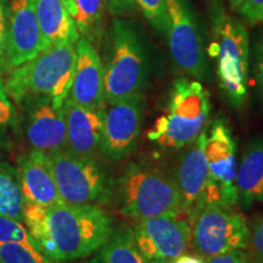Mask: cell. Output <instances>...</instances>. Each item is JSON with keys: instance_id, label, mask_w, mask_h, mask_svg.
Segmentation results:
<instances>
[{"instance_id": "836d02e7", "label": "cell", "mask_w": 263, "mask_h": 263, "mask_svg": "<svg viewBox=\"0 0 263 263\" xmlns=\"http://www.w3.org/2000/svg\"><path fill=\"white\" fill-rule=\"evenodd\" d=\"M170 263H205L201 257L196 255H190V254H183L178 256L177 258H174L173 261H171Z\"/></svg>"}, {"instance_id": "ffe728a7", "label": "cell", "mask_w": 263, "mask_h": 263, "mask_svg": "<svg viewBox=\"0 0 263 263\" xmlns=\"http://www.w3.org/2000/svg\"><path fill=\"white\" fill-rule=\"evenodd\" d=\"M34 4L44 50L61 43H77V25L61 0H34Z\"/></svg>"}, {"instance_id": "d6986e66", "label": "cell", "mask_w": 263, "mask_h": 263, "mask_svg": "<svg viewBox=\"0 0 263 263\" xmlns=\"http://www.w3.org/2000/svg\"><path fill=\"white\" fill-rule=\"evenodd\" d=\"M235 188L242 209L263 201V138H256L245 147L238 164Z\"/></svg>"}, {"instance_id": "44dd1931", "label": "cell", "mask_w": 263, "mask_h": 263, "mask_svg": "<svg viewBox=\"0 0 263 263\" xmlns=\"http://www.w3.org/2000/svg\"><path fill=\"white\" fill-rule=\"evenodd\" d=\"M84 263H146L129 229H118Z\"/></svg>"}, {"instance_id": "e575fe53", "label": "cell", "mask_w": 263, "mask_h": 263, "mask_svg": "<svg viewBox=\"0 0 263 263\" xmlns=\"http://www.w3.org/2000/svg\"><path fill=\"white\" fill-rule=\"evenodd\" d=\"M61 3L65 5V8L68 11V14L71 15V17L74 20L76 16H77V6H76V0H61Z\"/></svg>"}, {"instance_id": "9c48e42d", "label": "cell", "mask_w": 263, "mask_h": 263, "mask_svg": "<svg viewBox=\"0 0 263 263\" xmlns=\"http://www.w3.org/2000/svg\"><path fill=\"white\" fill-rule=\"evenodd\" d=\"M134 240L146 261H173L192 245V224L182 215H160L137 221Z\"/></svg>"}, {"instance_id": "8fae6325", "label": "cell", "mask_w": 263, "mask_h": 263, "mask_svg": "<svg viewBox=\"0 0 263 263\" xmlns=\"http://www.w3.org/2000/svg\"><path fill=\"white\" fill-rule=\"evenodd\" d=\"M206 137L207 132L202 130L180 157L177 170L176 182L182 197L183 213L189 217L192 223L203 206L221 200L218 188L209 177L205 155Z\"/></svg>"}, {"instance_id": "8d00e7d4", "label": "cell", "mask_w": 263, "mask_h": 263, "mask_svg": "<svg viewBox=\"0 0 263 263\" xmlns=\"http://www.w3.org/2000/svg\"><path fill=\"white\" fill-rule=\"evenodd\" d=\"M146 263H170L168 261H162V259H149Z\"/></svg>"}, {"instance_id": "5b68a950", "label": "cell", "mask_w": 263, "mask_h": 263, "mask_svg": "<svg viewBox=\"0 0 263 263\" xmlns=\"http://www.w3.org/2000/svg\"><path fill=\"white\" fill-rule=\"evenodd\" d=\"M212 57L217 59V74L229 103L240 107L248 98L249 33L240 20L216 9L213 17Z\"/></svg>"}, {"instance_id": "484cf974", "label": "cell", "mask_w": 263, "mask_h": 263, "mask_svg": "<svg viewBox=\"0 0 263 263\" xmlns=\"http://www.w3.org/2000/svg\"><path fill=\"white\" fill-rule=\"evenodd\" d=\"M0 242H20L37 246L26 226L17 219L4 216H0Z\"/></svg>"}, {"instance_id": "83f0119b", "label": "cell", "mask_w": 263, "mask_h": 263, "mask_svg": "<svg viewBox=\"0 0 263 263\" xmlns=\"http://www.w3.org/2000/svg\"><path fill=\"white\" fill-rule=\"evenodd\" d=\"M239 12L250 25L263 22V0H244Z\"/></svg>"}, {"instance_id": "e0dca14e", "label": "cell", "mask_w": 263, "mask_h": 263, "mask_svg": "<svg viewBox=\"0 0 263 263\" xmlns=\"http://www.w3.org/2000/svg\"><path fill=\"white\" fill-rule=\"evenodd\" d=\"M18 176L25 202L52 206L62 201L48 154L32 150L18 157Z\"/></svg>"}, {"instance_id": "4316f807", "label": "cell", "mask_w": 263, "mask_h": 263, "mask_svg": "<svg viewBox=\"0 0 263 263\" xmlns=\"http://www.w3.org/2000/svg\"><path fill=\"white\" fill-rule=\"evenodd\" d=\"M248 249L256 263H263V218L256 222L250 229Z\"/></svg>"}, {"instance_id": "7a4b0ae2", "label": "cell", "mask_w": 263, "mask_h": 263, "mask_svg": "<svg viewBox=\"0 0 263 263\" xmlns=\"http://www.w3.org/2000/svg\"><path fill=\"white\" fill-rule=\"evenodd\" d=\"M76 67V44L61 43L10 70L5 90L17 104L34 98H49L62 107L70 94Z\"/></svg>"}, {"instance_id": "30bf717a", "label": "cell", "mask_w": 263, "mask_h": 263, "mask_svg": "<svg viewBox=\"0 0 263 263\" xmlns=\"http://www.w3.org/2000/svg\"><path fill=\"white\" fill-rule=\"evenodd\" d=\"M167 38L171 58L184 73L202 78L206 70L201 34L185 0H166Z\"/></svg>"}, {"instance_id": "2e32d148", "label": "cell", "mask_w": 263, "mask_h": 263, "mask_svg": "<svg viewBox=\"0 0 263 263\" xmlns=\"http://www.w3.org/2000/svg\"><path fill=\"white\" fill-rule=\"evenodd\" d=\"M62 110L67 150L78 156L94 159L95 154L101 149L106 108L85 107L67 98Z\"/></svg>"}, {"instance_id": "f546056e", "label": "cell", "mask_w": 263, "mask_h": 263, "mask_svg": "<svg viewBox=\"0 0 263 263\" xmlns=\"http://www.w3.org/2000/svg\"><path fill=\"white\" fill-rule=\"evenodd\" d=\"M6 38H8V9L5 0H0V68L4 67Z\"/></svg>"}, {"instance_id": "6da1fadb", "label": "cell", "mask_w": 263, "mask_h": 263, "mask_svg": "<svg viewBox=\"0 0 263 263\" xmlns=\"http://www.w3.org/2000/svg\"><path fill=\"white\" fill-rule=\"evenodd\" d=\"M24 222L38 249L57 263L91 256L114 233L111 217L98 205L25 202Z\"/></svg>"}, {"instance_id": "4fadbf2b", "label": "cell", "mask_w": 263, "mask_h": 263, "mask_svg": "<svg viewBox=\"0 0 263 263\" xmlns=\"http://www.w3.org/2000/svg\"><path fill=\"white\" fill-rule=\"evenodd\" d=\"M4 67L11 68L44 50L34 0H10Z\"/></svg>"}, {"instance_id": "7402d4cb", "label": "cell", "mask_w": 263, "mask_h": 263, "mask_svg": "<svg viewBox=\"0 0 263 263\" xmlns=\"http://www.w3.org/2000/svg\"><path fill=\"white\" fill-rule=\"evenodd\" d=\"M0 216L24 221L25 197L17 168L0 162Z\"/></svg>"}, {"instance_id": "d6a6232c", "label": "cell", "mask_w": 263, "mask_h": 263, "mask_svg": "<svg viewBox=\"0 0 263 263\" xmlns=\"http://www.w3.org/2000/svg\"><path fill=\"white\" fill-rule=\"evenodd\" d=\"M255 73L263 98V39L255 47Z\"/></svg>"}, {"instance_id": "cb8c5ba5", "label": "cell", "mask_w": 263, "mask_h": 263, "mask_svg": "<svg viewBox=\"0 0 263 263\" xmlns=\"http://www.w3.org/2000/svg\"><path fill=\"white\" fill-rule=\"evenodd\" d=\"M0 263H57L34 245L0 242Z\"/></svg>"}, {"instance_id": "1f68e13d", "label": "cell", "mask_w": 263, "mask_h": 263, "mask_svg": "<svg viewBox=\"0 0 263 263\" xmlns=\"http://www.w3.org/2000/svg\"><path fill=\"white\" fill-rule=\"evenodd\" d=\"M136 0H105V9L114 16L129 15L136 10Z\"/></svg>"}, {"instance_id": "3957f363", "label": "cell", "mask_w": 263, "mask_h": 263, "mask_svg": "<svg viewBox=\"0 0 263 263\" xmlns=\"http://www.w3.org/2000/svg\"><path fill=\"white\" fill-rule=\"evenodd\" d=\"M210 112V94L202 84L186 78L177 80L166 111L147 132V139L166 150L183 149L205 130Z\"/></svg>"}, {"instance_id": "52a82bcc", "label": "cell", "mask_w": 263, "mask_h": 263, "mask_svg": "<svg viewBox=\"0 0 263 263\" xmlns=\"http://www.w3.org/2000/svg\"><path fill=\"white\" fill-rule=\"evenodd\" d=\"M62 201L71 205H103L110 200L112 184L97 161L65 149L48 154Z\"/></svg>"}, {"instance_id": "603a6c76", "label": "cell", "mask_w": 263, "mask_h": 263, "mask_svg": "<svg viewBox=\"0 0 263 263\" xmlns=\"http://www.w3.org/2000/svg\"><path fill=\"white\" fill-rule=\"evenodd\" d=\"M77 16L74 22L82 38L94 41L100 35L104 25L105 0H76Z\"/></svg>"}, {"instance_id": "ac0fdd59", "label": "cell", "mask_w": 263, "mask_h": 263, "mask_svg": "<svg viewBox=\"0 0 263 263\" xmlns=\"http://www.w3.org/2000/svg\"><path fill=\"white\" fill-rule=\"evenodd\" d=\"M26 138L33 150L45 154L67 149L62 107L55 106L49 98H34L26 126Z\"/></svg>"}, {"instance_id": "d4e9b609", "label": "cell", "mask_w": 263, "mask_h": 263, "mask_svg": "<svg viewBox=\"0 0 263 263\" xmlns=\"http://www.w3.org/2000/svg\"><path fill=\"white\" fill-rule=\"evenodd\" d=\"M136 3L151 26L160 34H166L168 26L166 0H136Z\"/></svg>"}, {"instance_id": "f1b7e54d", "label": "cell", "mask_w": 263, "mask_h": 263, "mask_svg": "<svg viewBox=\"0 0 263 263\" xmlns=\"http://www.w3.org/2000/svg\"><path fill=\"white\" fill-rule=\"evenodd\" d=\"M207 263H256L245 250H233L207 259Z\"/></svg>"}, {"instance_id": "ba28073f", "label": "cell", "mask_w": 263, "mask_h": 263, "mask_svg": "<svg viewBox=\"0 0 263 263\" xmlns=\"http://www.w3.org/2000/svg\"><path fill=\"white\" fill-rule=\"evenodd\" d=\"M250 228L245 217L223 201L207 203L192 223V244L206 259L249 248Z\"/></svg>"}, {"instance_id": "4dcf8cb0", "label": "cell", "mask_w": 263, "mask_h": 263, "mask_svg": "<svg viewBox=\"0 0 263 263\" xmlns=\"http://www.w3.org/2000/svg\"><path fill=\"white\" fill-rule=\"evenodd\" d=\"M15 111L10 101L9 95L6 93L4 84L0 81V126L11 123L14 121Z\"/></svg>"}, {"instance_id": "8992f818", "label": "cell", "mask_w": 263, "mask_h": 263, "mask_svg": "<svg viewBox=\"0 0 263 263\" xmlns=\"http://www.w3.org/2000/svg\"><path fill=\"white\" fill-rule=\"evenodd\" d=\"M149 73L145 49L133 26L120 18L112 22V52L105 67V99L115 104L141 94Z\"/></svg>"}, {"instance_id": "277c9868", "label": "cell", "mask_w": 263, "mask_h": 263, "mask_svg": "<svg viewBox=\"0 0 263 263\" xmlns=\"http://www.w3.org/2000/svg\"><path fill=\"white\" fill-rule=\"evenodd\" d=\"M121 212L139 221L160 215H183L176 179L156 167L130 163L118 179Z\"/></svg>"}, {"instance_id": "7c38bea8", "label": "cell", "mask_w": 263, "mask_h": 263, "mask_svg": "<svg viewBox=\"0 0 263 263\" xmlns=\"http://www.w3.org/2000/svg\"><path fill=\"white\" fill-rule=\"evenodd\" d=\"M143 115L141 94L110 104L105 112L101 139V150L108 159L118 161L134 150L143 126Z\"/></svg>"}, {"instance_id": "d590c367", "label": "cell", "mask_w": 263, "mask_h": 263, "mask_svg": "<svg viewBox=\"0 0 263 263\" xmlns=\"http://www.w3.org/2000/svg\"><path fill=\"white\" fill-rule=\"evenodd\" d=\"M242 2H244V0H228L230 9H232L233 11H239V9H240V6H241Z\"/></svg>"}, {"instance_id": "5bb4252c", "label": "cell", "mask_w": 263, "mask_h": 263, "mask_svg": "<svg viewBox=\"0 0 263 263\" xmlns=\"http://www.w3.org/2000/svg\"><path fill=\"white\" fill-rule=\"evenodd\" d=\"M205 155L210 180L218 188L222 201L235 206L238 194L235 178L238 172L236 145L232 132L221 120H216L206 137Z\"/></svg>"}, {"instance_id": "9a60e30c", "label": "cell", "mask_w": 263, "mask_h": 263, "mask_svg": "<svg viewBox=\"0 0 263 263\" xmlns=\"http://www.w3.org/2000/svg\"><path fill=\"white\" fill-rule=\"evenodd\" d=\"M105 67L97 49L85 38L76 43V67L68 98L85 107L106 108Z\"/></svg>"}]
</instances>
